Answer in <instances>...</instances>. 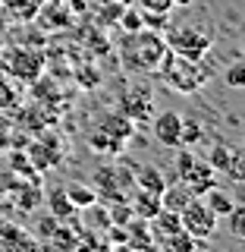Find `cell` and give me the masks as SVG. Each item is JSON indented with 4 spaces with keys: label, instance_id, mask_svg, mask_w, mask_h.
<instances>
[{
    "label": "cell",
    "instance_id": "6da1fadb",
    "mask_svg": "<svg viewBox=\"0 0 245 252\" xmlns=\"http://www.w3.org/2000/svg\"><path fill=\"white\" fill-rule=\"evenodd\" d=\"M163 54H167V41H163V35L154 32V29L126 32V38L120 44L123 66L129 69V73H157Z\"/></svg>",
    "mask_w": 245,
    "mask_h": 252
},
{
    "label": "cell",
    "instance_id": "7a4b0ae2",
    "mask_svg": "<svg viewBox=\"0 0 245 252\" xmlns=\"http://www.w3.org/2000/svg\"><path fill=\"white\" fill-rule=\"evenodd\" d=\"M157 73L163 76V82L170 85V89L183 92V94H192L198 92L204 82H208V73H204L201 60H189V57H179V54H173L167 47V54H163L161 66H157Z\"/></svg>",
    "mask_w": 245,
    "mask_h": 252
},
{
    "label": "cell",
    "instance_id": "3957f363",
    "mask_svg": "<svg viewBox=\"0 0 245 252\" xmlns=\"http://www.w3.org/2000/svg\"><path fill=\"white\" fill-rule=\"evenodd\" d=\"M167 47L173 54H179V57H189V60H201L204 54L211 51V44H214V32L208 26H195V22H186V26L173 29L167 38Z\"/></svg>",
    "mask_w": 245,
    "mask_h": 252
},
{
    "label": "cell",
    "instance_id": "277c9868",
    "mask_svg": "<svg viewBox=\"0 0 245 252\" xmlns=\"http://www.w3.org/2000/svg\"><path fill=\"white\" fill-rule=\"evenodd\" d=\"M179 224H183V230L186 233H192L195 240H211L217 230V215L204 205L201 195H192L183 208H179Z\"/></svg>",
    "mask_w": 245,
    "mask_h": 252
},
{
    "label": "cell",
    "instance_id": "5b68a950",
    "mask_svg": "<svg viewBox=\"0 0 245 252\" xmlns=\"http://www.w3.org/2000/svg\"><path fill=\"white\" fill-rule=\"evenodd\" d=\"M151 101H154V92L145 82H132L120 92V114L129 117L132 123H141L151 114Z\"/></svg>",
    "mask_w": 245,
    "mask_h": 252
},
{
    "label": "cell",
    "instance_id": "8992f818",
    "mask_svg": "<svg viewBox=\"0 0 245 252\" xmlns=\"http://www.w3.org/2000/svg\"><path fill=\"white\" fill-rule=\"evenodd\" d=\"M208 164L214 167L217 173H226L233 180H242V152L226 142H217L214 148L208 152Z\"/></svg>",
    "mask_w": 245,
    "mask_h": 252
},
{
    "label": "cell",
    "instance_id": "52a82bcc",
    "mask_svg": "<svg viewBox=\"0 0 245 252\" xmlns=\"http://www.w3.org/2000/svg\"><path fill=\"white\" fill-rule=\"evenodd\" d=\"M179 183H183L192 195H204L208 189L217 186V170L211 167L208 161H192V164H189V170L179 177Z\"/></svg>",
    "mask_w": 245,
    "mask_h": 252
},
{
    "label": "cell",
    "instance_id": "ba28073f",
    "mask_svg": "<svg viewBox=\"0 0 245 252\" xmlns=\"http://www.w3.org/2000/svg\"><path fill=\"white\" fill-rule=\"evenodd\" d=\"M179 132H183V117L176 110H163L154 120V139L167 148H179Z\"/></svg>",
    "mask_w": 245,
    "mask_h": 252
},
{
    "label": "cell",
    "instance_id": "9c48e42d",
    "mask_svg": "<svg viewBox=\"0 0 245 252\" xmlns=\"http://www.w3.org/2000/svg\"><path fill=\"white\" fill-rule=\"evenodd\" d=\"M123 227H126V249H154V233L148 218L132 215Z\"/></svg>",
    "mask_w": 245,
    "mask_h": 252
},
{
    "label": "cell",
    "instance_id": "30bf717a",
    "mask_svg": "<svg viewBox=\"0 0 245 252\" xmlns=\"http://www.w3.org/2000/svg\"><path fill=\"white\" fill-rule=\"evenodd\" d=\"M19 246L38 249L41 243H38L26 227H16V224H10V220H0V249H19Z\"/></svg>",
    "mask_w": 245,
    "mask_h": 252
},
{
    "label": "cell",
    "instance_id": "8fae6325",
    "mask_svg": "<svg viewBox=\"0 0 245 252\" xmlns=\"http://www.w3.org/2000/svg\"><path fill=\"white\" fill-rule=\"evenodd\" d=\"M26 155H28V164L35 170H51V167H57V164L63 161L60 145H47V142H35Z\"/></svg>",
    "mask_w": 245,
    "mask_h": 252
},
{
    "label": "cell",
    "instance_id": "7c38bea8",
    "mask_svg": "<svg viewBox=\"0 0 245 252\" xmlns=\"http://www.w3.org/2000/svg\"><path fill=\"white\" fill-rule=\"evenodd\" d=\"M98 129L104 132V136H110L113 142H120V145H123V142L132 136V120H129V117H123L120 110H116V114H104V117H101V120H98Z\"/></svg>",
    "mask_w": 245,
    "mask_h": 252
},
{
    "label": "cell",
    "instance_id": "4fadbf2b",
    "mask_svg": "<svg viewBox=\"0 0 245 252\" xmlns=\"http://www.w3.org/2000/svg\"><path fill=\"white\" fill-rule=\"evenodd\" d=\"M10 69H13V76L38 79V69H41V54H35V51H13L10 54Z\"/></svg>",
    "mask_w": 245,
    "mask_h": 252
},
{
    "label": "cell",
    "instance_id": "5bb4252c",
    "mask_svg": "<svg viewBox=\"0 0 245 252\" xmlns=\"http://www.w3.org/2000/svg\"><path fill=\"white\" fill-rule=\"evenodd\" d=\"M129 205H132V211H136V215L138 218H148V220H151L154 215H157V211H161V195H157V192H148V189H129Z\"/></svg>",
    "mask_w": 245,
    "mask_h": 252
},
{
    "label": "cell",
    "instance_id": "9a60e30c",
    "mask_svg": "<svg viewBox=\"0 0 245 252\" xmlns=\"http://www.w3.org/2000/svg\"><path fill=\"white\" fill-rule=\"evenodd\" d=\"M47 211H51L60 224H66V220L76 215V205L69 202V195H66V189H63V186H54L51 192H47Z\"/></svg>",
    "mask_w": 245,
    "mask_h": 252
},
{
    "label": "cell",
    "instance_id": "2e32d148",
    "mask_svg": "<svg viewBox=\"0 0 245 252\" xmlns=\"http://www.w3.org/2000/svg\"><path fill=\"white\" fill-rule=\"evenodd\" d=\"M148 224H151V233H154V246H157V240H163V236L183 230V224H179V215H176V211H167V208H161L151 220H148Z\"/></svg>",
    "mask_w": 245,
    "mask_h": 252
},
{
    "label": "cell",
    "instance_id": "e0dca14e",
    "mask_svg": "<svg viewBox=\"0 0 245 252\" xmlns=\"http://www.w3.org/2000/svg\"><path fill=\"white\" fill-rule=\"evenodd\" d=\"M136 186L161 195L163 189H167V177H163V173L157 170V167H151V164H145V167H138V170H136Z\"/></svg>",
    "mask_w": 245,
    "mask_h": 252
},
{
    "label": "cell",
    "instance_id": "ac0fdd59",
    "mask_svg": "<svg viewBox=\"0 0 245 252\" xmlns=\"http://www.w3.org/2000/svg\"><path fill=\"white\" fill-rule=\"evenodd\" d=\"M201 199H204V205H208V208L214 211L217 218H226V215H230V211H233V205H236V199H233L230 192H226V189H220V186L208 189V192H204Z\"/></svg>",
    "mask_w": 245,
    "mask_h": 252
},
{
    "label": "cell",
    "instance_id": "d6986e66",
    "mask_svg": "<svg viewBox=\"0 0 245 252\" xmlns=\"http://www.w3.org/2000/svg\"><path fill=\"white\" fill-rule=\"evenodd\" d=\"M47 246L54 249H82V240H79V227H54V233L47 236Z\"/></svg>",
    "mask_w": 245,
    "mask_h": 252
},
{
    "label": "cell",
    "instance_id": "ffe728a7",
    "mask_svg": "<svg viewBox=\"0 0 245 252\" xmlns=\"http://www.w3.org/2000/svg\"><path fill=\"white\" fill-rule=\"evenodd\" d=\"M198 243L201 240H195L192 233L176 230V233L163 236V240H157V246H163V249H170V252H192V249H198Z\"/></svg>",
    "mask_w": 245,
    "mask_h": 252
},
{
    "label": "cell",
    "instance_id": "44dd1931",
    "mask_svg": "<svg viewBox=\"0 0 245 252\" xmlns=\"http://www.w3.org/2000/svg\"><path fill=\"white\" fill-rule=\"evenodd\" d=\"M13 199H16V205H19L22 211H35V208H38V202H41L44 195H41V189L35 186V180H31L28 186H22V183H19V186L13 189Z\"/></svg>",
    "mask_w": 245,
    "mask_h": 252
},
{
    "label": "cell",
    "instance_id": "7402d4cb",
    "mask_svg": "<svg viewBox=\"0 0 245 252\" xmlns=\"http://www.w3.org/2000/svg\"><path fill=\"white\" fill-rule=\"evenodd\" d=\"M82 211H85V218H88L91 230H107L110 227V211H107L104 202H91L88 208H82Z\"/></svg>",
    "mask_w": 245,
    "mask_h": 252
},
{
    "label": "cell",
    "instance_id": "603a6c76",
    "mask_svg": "<svg viewBox=\"0 0 245 252\" xmlns=\"http://www.w3.org/2000/svg\"><path fill=\"white\" fill-rule=\"evenodd\" d=\"M66 195H69V202L76 205V211H82V208H88L91 202H98L94 186H82V183H73V186L66 189Z\"/></svg>",
    "mask_w": 245,
    "mask_h": 252
},
{
    "label": "cell",
    "instance_id": "cb8c5ba5",
    "mask_svg": "<svg viewBox=\"0 0 245 252\" xmlns=\"http://www.w3.org/2000/svg\"><path fill=\"white\" fill-rule=\"evenodd\" d=\"M110 205V224H126L136 211H132V205H129V199H116V202H107Z\"/></svg>",
    "mask_w": 245,
    "mask_h": 252
},
{
    "label": "cell",
    "instance_id": "d4e9b609",
    "mask_svg": "<svg viewBox=\"0 0 245 252\" xmlns=\"http://www.w3.org/2000/svg\"><path fill=\"white\" fill-rule=\"evenodd\" d=\"M201 139V123L198 120H186L183 117V132H179V148L183 145H192V142Z\"/></svg>",
    "mask_w": 245,
    "mask_h": 252
},
{
    "label": "cell",
    "instance_id": "484cf974",
    "mask_svg": "<svg viewBox=\"0 0 245 252\" xmlns=\"http://www.w3.org/2000/svg\"><path fill=\"white\" fill-rule=\"evenodd\" d=\"M223 82L230 85V89H242V85H245V63L242 60H236L233 66L223 73Z\"/></svg>",
    "mask_w": 245,
    "mask_h": 252
},
{
    "label": "cell",
    "instance_id": "4316f807",
    "mask_svg": "<svg viewBox=\"0 0 245 252\" xmlns=\"http://www.w3.org/2000/svg\"><path fill=\"white\" fill-rule=\"evenodd\" d=\"M57 224H60V220L54 218L51 211H47V218H41V220H38V224H35V233H31V236H35L38 243H47V236L54 233V227H57Z\"/></svg>",
    "mask_w": 245,
    "mask_h": 252
},
{
    "label": "cell",
    "instance_id": "83f0119b",
    "mask_svg": "<svg viewBox=\"0 0 245 252\" xmlns=\"http://www.w3.org/2000/svg\"><path fill=\"white\" fill-rule=\"evenodd\" d=\"M226 218H230V230H233V236H239V240H242V236H245V208L236 202L233 211H230Z\"/></svg>",
    "mask_w": 245,
    "mask_h": 252
},
{
    "label": "cell",
    "instance_id": "f1b7e54d",
    "mask_svg": "<svg viewBox=\"0 0 245 252\" xmlns=\"http://www.w3.org/2000/svg\"><path fill=\"white\" fill-rule=\"evenodd\" d=\"M120 26L123 32H138V29H145V22H141L138 10H120Z\"/></svg>",
    "mask_w": 245,
    "mask_h": 252
},
{
    "label": "cell",
    "instance_id": "f546056e",
    "mask_svg": "<svg viewBox=\"0 0 245 252\" xmlns=\"http://www.w3.org/2000/svg\"><path fill=\"white\" fill-rule=\"evenodd\" d=\"M141 10H154V13H170L173 0H138Z\"/></svg>",
    "mask_w": 245,
    "mask_h": 252
},
{
    "label": "cell",
    "instance_id": "4dcf8cb0",
    "mask_svg": "<svg viewBox=\"0 0 245 252\" xmlns=\"http://www.w3.org/2000/svg\"><path fill=\"white\" fill-rule=\"evenodd\" d=\"M195 161V155L192 152H179L176 155V177H173V180H179V177H183V173L189 170V164H192Z\"/></svg>",
    "mask_w": 245,
    "mask_h": 252
},
{
    "label": "cell",
    "instance_id": "1f68e13d",
    "mask_svg": "<svg viewBox=\"0 0 245 252\" xmlns=\"http://www.w3.org/2000/svg\"><path fill=\"white\" fill-rule=\"evenodd\" d=\"M176 6H192V0H173Z\"/></svg>",
    "mask_w": 245,
    "mask_h": 252
}]
</instances>
